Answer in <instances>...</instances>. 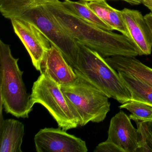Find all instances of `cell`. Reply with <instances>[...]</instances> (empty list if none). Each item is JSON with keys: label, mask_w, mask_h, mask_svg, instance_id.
Masks as SVG:
<instances>
[{"label": "cell", "mask_w": 152, "mask_h": 152, "mask_svg": "<svg viewBox=\"0 0 152 152\" xmlns=\"http://www.w3.org/2000/svg\"><path fill=\"white\" fill-rule=\"evenodd\" d=\"M40 72L60 85L72 83L77 78L73 68L59 50L52 44L42 62Z\"/></svg>", "instance_id": "8fae6325"}, {"label": "cell", "mask_w": 152, "mask_h": 152, "mask_svg": "<svg viewBox=\"0 0 152 152\" xmlns=\"http://www.w3.org/2000/svg\"><path fill=\"white\" fill-rule=\"evenodd\" d=\"M63 5L71 12L86 22L101 29L112 31V28L102 21L96 14L83 1H73L64 0Z\"/></svg>", "instance_id": "9a60e30c"}, {"label": "cell", "mask_w": 152, "mask_h": 152, "mask_svg": "<svg viewBox=\"0 0 152 152\" xmlns=\"http://www.w3.org/2000/svg\"><path fill=\"white\" fill-rule=\"evenodd\" d=\"M105 59L117 72L129 74L152 85V68L135 57L115 56L105 58Z\"/></svg>", "instance_id": "4fadbf2b"}, {"label": "cell", "mask_w": 152, "mask_h": 152, "mask_svg": "<svg viewBox=\"0 0 152 152\" xmlns=\"http://www.w3.org/2000/svg\"><path fill=\"white\" fill-rule=\"evenodd\" d=\"M131 95V99L152 105V85L140 79L122 72H117Z\"/></svg>", "instance_id": "5bb4252c"}, {"label": "cell", "mask_w": 152, "mask_h": 152, "mask_svg": "<svg viewBox=\"0 0 152 152\" xmlns=\"http://www.w3.org/2000/svg\"><path fill=\"white\" fill-rule=\"evenodd\" d=\"M127 30V37L134 43L140 56L150 55L152 51V34L141 12L124 8L121 10Z\"/></svg>", "instance_id": "30bf717a"}, {"label": "cell", "mask_w": 152, "mask_h": 152, "mask_svg": "<svg viewBox=\"0 0 152 152\" xmlns=\"http://www.w3.org/2000/svg\"><path fill=\"white\" fill-rule=\"evenodd\" d=\"M0 11L7 19H20L35 26L75 68L79 53L78 42L60 26L42 0H0Z\"/></svg>", "instance_id": "7a4b0ae2"}, {"label": "cell", "mask_w": 152, "mask_h": 152, "mask_svg": "<svg viewBox=\"0 0 152 152\" xmlns=\"http://www.w3.org/2000/svg\"><path fill=\"white\" fill-rule=\"evenodd\" d=\"M73 69L76 80L60 88L78 125L103 121L110 111L109 98Z\"/></svg>", "instance_id": "277c9868"}, {"label": "cell", "mask_w": 152, "mask_h": 152, "mask_svg": "<svg viewBox=\"0 0 152 152\" xmlns=\"http://www.w3.org/2000/svg\"><path fill=\"white\" fill-rule=\"evenodd\" d=\"M135 122L141 137L140 147L138 152H152V119Z\"/></svg>", "instance_id": "e0dca14e"}, {"label": "cell", "mask_w": 152, "mask_h": 152, "mask_svg": "<svg viewBox=\"0 0 152 152\" xmlns=\"http://www.w3.org/2000/svg\"><path fill=\"white\" fill-rule=\"evenodd\" d=\"M3 108L1 105L0 152H22L24 125L20 121L15 119L4 120L2 115Z\"/></svg>", "instance_id": "7c38bea8"}, {"label": "cell", "mask_w": 152, "mask_h": 152, "mask_svg": "<svg viewBox=\"0 0 152 152\" xmlns=\"http://www.w3.org/2000/svg\"><path fill=\"white\" fill-rule=\"evenodd\" d=\"M31 96L34 104H39L44 107L59 128L67 131L79 126L60 85L48 76L40 75L34 83Z\"/></svg>", "instance_id": "8992f818"}, {"label": "cell", "mask_w": 152, "mask_h": 152, "mask_svg": "<svg viewBox=\"0 0 152 152\" xmlns=\"http://www.w3.org/2000/svg\"><path fill=\"white\" fill-rule=\"evenodd\" d=\"M37 152H87L86 143L61 128L41 129L34 138Z\"/></svg>", "instance_id": "52a82bcc"}, {"label": "cell", "mask_w": 152, "mask_h": 152, "mask_svg": "<svg viewBox=\"0 0 152 152\" xmlns=\"http://www.w3.org/2000/svg\"><path fill=\"white\" fill-rule=\"evenodd\" d=\"M142 3L152 12V0H141Z\"/></svg>", "instance_id": "ffe728a7"}, {"label": "cell", "mask_w": 152, "mask_h": 152, "mask_svg": "<svg viewBox=\"0 0 152 152\" xmlns=\"http://www.w3.org/2000/svg\"><path fill=\"white\" fill-rule=\"evenodd\" d=\"M18 60L12 56L10 45L0 40L1 105L7 113L27 118L34 104L23 80V71L19 68Z\"/></svg>", "instance_id": "3957f363"}, {"label": "cell", "mask_w": 152, "mask_h": 152, "mask_svg": "<svg viewBox=\"0 0 152 152\" xmlns=\"http://www.w3.org/2000/svg\"><path fill=\"white\" fill-rule=\"evenodd\" d=\"M123 1H126L128 3H129L131 5H138L142 3L141 0H122Z\"/></svg>", "instance_id": "44dd1931"}, {"label": "cell", "mask_w": 152, "mask_h": 152, "mask_svg": "<svg viewBox=\"0 0 152 152\" xmlns=\"http://www.w3.org/2000/svg\"><path fill=\"white\" fill-rule=\"evenodd\" d=\"M14 31L29 53L35 69L40 71L42 62L51 44L35 26L18 19L10 20Z\"/></svg>", "instance_id": "ba28073f"}, {"label": "cell", "mask_w": 152, "mask_h": 152, "mask_svg": "<svg viewBox=\"0 0 152 152\" xmlns=\"http://www.w3.org/2000/svg\"><path fill=\"white\" fill-rule=\"evenodd\" d=\"M60 26L78 43L104 58L115 56L136 57L139 52L127 36L91 24L67 9L59 0H42Z\"/></svg>", "instance_id": "6da1fadb"}, {"label": "cell", "mask_w": 152, "mask_h": 152, "mask_svg": "<svg viewBox=\"0 0 152 152\" xmlns=\"http://www.w3.org/2000/svg\"><path fill=\"white\" fill-rule=\"evenodd\" d=\"M123 111L116 114L110 121L106 140L113 142L124 152H137L140 147L141 137L137 128Z\"/></svg>", "instance_id": "9c48e42d"}, {"label": "cell", "mask_w": 152, "mask_h": 152, "mask_svg": "<svg viewBox=\"0 0 152 152\" xmlns=\"http://www.w3.org/2000/svg\"><path fill=\"white\" fill-rule=\"evenodd\" d=\"M94 152H124L123 150L113 142L106 140L99 144Z\"/></svg>", "instance_id": "ac0fdd59"}, {"label": "cell", "mask_w": 152, "mask_h": 152, "mask_svg": "<svg viewBox=\"0 0 152 152\" xmlns=\"http://www.w3.org/2000/svg\"><path fill=\"white\" fill-rule=\"evenodd\" d=\"M144 18L152 34V12L146 14Z\"/></svg>", "instance_id": "d6986e66"}, {"label": "cell", "mask_w": 152, "mask_h": 152, "mask_svg": "<svg viewBox=\"0 0 152 152\" xmlns=\"http://www.w3.org/2000/svg\"><path fill=\"white\" fill-rule=\"evenodd\" d=\"M119 107L129 111L132 113L129 116L130 119L135 121H142L152 119V105L148 104L131 99L122 104Z\"/></svg>", "instance_id": "2e32d148"}, {"label": "cell", "mask_w": 152, "mask_h": 152, "mask_svg": "<svg viewBox=\"0 0 152 152\" xmlns=\"http://www.w3.org/2000/svg\"><path fill=\"white\" fill-rule=\"evenodd\" d=\"M78 43L79 56L74 69L109 98L121 104L131 100L130 93L118 72L98 52Z\"/></svg>", "instance_id": "5b68a950"}, {"label": "cell", "mask_w": 152, "mask_h": 152, "mask_svg": "<svg viewBox=\"0 0 152 152\" xmlns=\"http://www.w3.org/2000/svg\"><path fill=\"white\" fill-rule=\"evenodd\" d=\"M102 1V0H80V1H83V2H88L91 1ZM106 1V0H105Z\"/></svg>", "instance_id": "7402d4cb"}]
</instances>
